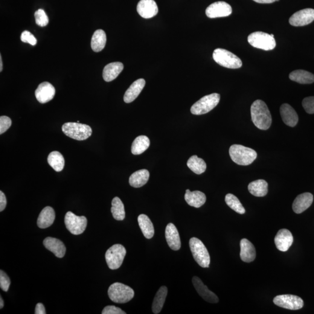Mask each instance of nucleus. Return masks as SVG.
I'll return each instance as SVG.
<instances>
[{
	"instance_id": "25",
	"label": "nucleus",
	"mask_w": 314,
	"mask_h": 314,
	"mask_svg": "<svg viewBox=\"0 0 314 314\" xmlns=\"http://www.w3.org/2000/svg\"><path fill=\"white\" fill-rule=\"evenodd\" d=\"M124 66L123 63L120 62H115L108 64L104 67L103 73L104 80L110 82L117 78L121 72L123 71Z\"/></svg>"
},
{
	"instance_id": "33",
	"label": "nucleus",
	"mask_w": 314,
	"mask_h": 314,
	"mask_svg": "<svg viewBox=\"0 0 314 314\" xmlns=\"http://www.w3.org/2000/svg\"><path fill=\"white\" fill-rule=\"evenodd\" d=\"M150 144L149 139L145 136H139L133 141L132 145V153L134 155H139L148 149Z\"/></svg>"
},
{
	"instance_id": "4",
	"label": "nucleus",
	"mask_w": 314,
	"mask_h": 314,
	"mask_svg": "<svg viewBox=\"0 0 314 314\" xmlns=\"http://www.w3.org/2000/svg\"><path fill=\"white\" fill-rule=\"evenodd\" d=\"M62 130L65 135L77 141H84L92 134L91 127L78 122H67L63 125Z\"/></svg>"
},
{
	"instance_id": "11",
	"label": "nucleus",
	"mask_w": 314,
	"mask_h": 314,
	"mask_svg": "<svg viewBox=\"0 0 314 314\" xmlns=\"http://www.w3.org/2000/svg\"><path fill=\"white\" fill-rule=\"evenodd\" d=\"M273 302L279 307L290 310H298L304 306V301L298 296L283 295L276 296Z\"/></svg>"
},
{
	"instance_id": "5",
	"label": "nucleus",
	"mask_w": 314,
	"mask_h": 314,
	"mask_svg": "<svg viewBox=\"0 0 314 314\" xmlns=\"http://www.w3.org/2000/svg\"><path fill=\"white\" fill-rule=\"evenodd\" d=\"M212 56L215 62L227 68L238 69L242 66L240 58L225 49H215Z\"/></svg>"
},
{
	"instance_id": "40",
	"label": "nucleus",
	"mask_w": 314,
	"mask_h": 314,
	"mask_svg": "<svg viewBox=\"0 0 314 314\" xmlns=\"http://www.w3.org/2000/svg\"><path fill=\"white\" fill-rule=\"evenodd\" d=\"M305 111L310 114L314 113V96L305 98L302 102Z\"/></svg>"
},
{
	"instance_id": "35",
	"label": "nucleus",
	"mask_w": 314,
	"mask_h": 314,
	"mask_svg": "<svg viewBox=\"0 0 314 314\" xmlns=\"http://www.w3.org/2000/svg\"><path fill=\"white\" fill-rule=\"evenodd\" d=\"M188 167L197 174H200L206 170V163L202 158H199L197 156H193L188 159L187 162Z\"/></svg>"
},
{
	"instance_id": "39",
	"label": "nucleus",
	"mask_w": 314,
	"mask_h": 314,
	"mask_svg": "<svg viewBox=\"0 0 314 314\" xmlns=\"http://www.w3.org/2000/svg\"><path fill=\"white\" fill-rule=\"evenodd\" d=\"M10 284V279L8 277L7 273L3 271L2 270H0V287H1V289L7 292Z\"/></svg>"
},
{
	"instance_id": "28",
	"label": "nucleus",
	"mask_w": 314,
	"mask_h": 314,
	"mask_svg": "<svg viewBox=\"0 0 314 314\" xmlns=\"http://www.w3.org/2000/svg\"><path fill=\"white\" fill-rule=\"evenodd\" d=\"M268 185L266 180L259 179L250 183L248 190L250 193L255 197L266 196L268 191Z\"/></svg>"
},
{
	"instance_id": "20",
	"label": "nucleus",
	"mask_w": 314,
	"mask_h": 314,
	"mask_svg": "<svg viewBox=\"0 0 314 314\" xmlns=\"http://www.w3.org/2000/svg\"><path fill=\"white\" fill-rule=\"evenodd\" d=\"M313 195L304 193L298 195L293 203L292 208L296 214H301L310 207L313 202Z\"/></svg>"
},
{
	"instance_id": "42",
	"label": "nucleus",
	"mask_w": 314,
	"mask_h": 314,
	"mask_svg": "<svg viewBox=\"0 0 314 314\" xmlns=\"http://www.w3.org/2000/svg\"><path fill=\"white\" fill-rule=\"evenodd\" d=\"M12 125L11 119L7 116H1L0 117V134L7 131L10 128Z\"/></svg>"
},
{
	"instance_id": "45",
	"label": "nucleus",
	"mask_w": 314,
	"mask_h": 314,
	"mask_svg": "<svg viewBox=\"0 0 314 314\" xmlns=\"http://www.w3.org/2000/svg\"><path fill=\"white\" fill-rule=\"evenodd\" d=\"M35 314H46L45 307L42 303H38L35 309Z\"/></svg>"
},
{
	"instance_id": "36",
	"label": "nucleus",
	"mask_w": 314,
	"mask_h": 314,
	"mask_svg": "<svg viewBox=\"0 0 314 314\" xmlns=\"http://www.w3.org/2000/svg\"><path fill=\"white\" fill-rule=\"evenodd\" d=\"M112 216L115 220H122L125 218V207L123 203L118 197L113 198L112 201V207L110 209Z\"/></svg>"
},
{
	"instance_id": "34",
	"label": "nucleus",
	"mask_w": 314,
	"mask_h": 314,
	"mask_svg": "<svg viewBox=\"0 0 314 314\" xmlns=\"http://www.w3.org/2000/svg\"><path fill=\"white\" fill-rule=\"evenodd\" d=\"M47 161L48 164L56 172H61L63 170L65 165V159L63 157L58 151H52L49 154Z\"/></svg>"
},
{
	"instance_id": "16",
	"label": "nucleus",
	"mask_w": 314,
	"mask_h": 314,
	"mask_svg": "<svg viewBox=\"0 0 314 314\" xmlns=\"http://www.w3.org/2000/svg\"><path fill=\"white\" fill-rule=\"evenodd\" d=\"M293 243V237L292 233L286 229H281L275 237L276 248L281 251H287L292 245Z\"/></svg>"
},
{
	"instance_id": "26",
	"label": "nucleus",
	"mask_w": 314,
	"mask_h": 314,
	"mask_svg": "<svg viewBox=\"0 0 314 314\" xmlns=\"http://www.w3.org/2000/svg\"><path fill=\"white\" fill-rule=\"evenodd\" d=\"M185 199L189 205L195 208H200L206 202L205 194L200 191H190L186 190Z\"/></svg>"
},
{
	"instance_id": "8",
	"label": "nucleus",
	"mask_w": 314,
	"mask_h": 314,
	"mask_svg": "<svg viewBox=\"0 0 314 314\" xmlns=\"http://www.w3.org/2000/svg\"><path fill=\"white\" fill-rule=\"evenodd\" d=\"M248 42L254 47L265 51L272 50L276 47L274 37L262 31H255L250 34L248 37Z\"/></svg>"
},
{
	"instance_id": "1",
	"label": "nucleus",
	"mask_w": 314,
	"mask_h": 314,
	"mask_svg": "<svg viewBox=\"0 0 314 314\" xmlns=\"http://www.w3.org/2000/svg\"><path fill=\"white\" fill-rule=\"evenodd\" d=\"M251 115L253 124L259 129H268L272 124V116L265 102L255 100L251 106Z\"/></svg>"
},
{
	"instance_id": "2",
	"label": "nucleus",
	"mask_w": 314,
	"mask_h": 314,
	"mask_svg": "<svg viewBox=\"0 0 314 314\" xmlns=\"http://www.w3.org/2000/svg\"><path fill=\"white\" fill-rule=\"evenodd\" d=\"M229 155L236 164L243 166L252 164L257 157L255 150L240 144L232 145L229 148Z\"/></svg>"
},
{
	"instance_id": "30",
	"label": "nucleus",
	"mask_w": 314,
	"mask_h": 314,
	"mask_svg": "<svg viewBox=\"0 0 314 314\" xmlns=\"http://www.w3.org/2000/svg\"><path fill=\"white\" fill-rule=\"evenodd\" d=\"M289 78L290 80L300 84H311L314 82V75L304 70H296L291 72Z\"/></svg>"
},
{
	"instance_id": "13",
	"label": "nucleus",
	"mask_w": 314,
	"mask_h": 314,
	"mask_svg": "<svg viewBox=\"0 0 314 314\" xmlns=\"http://www.w3.org/2000/svg\"><path fill=\"white\" fill-rule=\"evenodd\" d=\"M314 20V9L306 8L294 14L290 17L289 23L293 26H304L310 24Z\"/></svg>"
},
{
	"instance_id": "48",
	"label": "nucleus",
	"mask_w": 314,
	"mask_h": 314,
	"mask_svg": "<svg viewBox=\"0 0 314 314\" xmlns=\"http://www.w3.org/2000/svg\"><path fill=\"white\" fill-rule=\"evenodd\" d=\"M2 61L1 55L0 56V71L2 72Z\"/></svg>"
},
{
	"instance_id": "49",
	"label": "nucleus",
	"mask_w": 314,
	"mask_h": 314,
	"mask_svg": "<svg viewBox=\"0 0 314 314\" xmlns=\"http://www.w3.org/2000/svg\"><path fill=\"white\" fill-rule=\"evenodd\" d=\"M279 1V0H276V1Z\"/></svg>"
},
{
	"instance_id": "10",
	"label": "nucleus",
	"mask_w": 314,
	"mask_h": 314,
	"mask_svg": "<svg viewBox=\"0 0 314 314\" xmlns=\"http://www.w3.org/2000/svg\"><path fill=\"white\" fill-rule=\"evenodd\" d=\"M64 221L67 229L73 235L83 234L87 227V220L85 217L77 216L71 211L67 212Z\"/></svg>"
},
{
	"instance_id": "27",
	"label": "nucleus",
	"mask_w": 314,
	"mask_h": 314,
	"mask_svg": "<svg viewBox=\"0 0 314 314\" xmlns=\"http://www.w3.org/2000/svg\"><path fill=\"white\" fill-rule=\"evenodd\" d=\"M149 177V172L146 170L136 171L129 177V184L133 188H141L146 184Z\"/></svg>"
},
{
	"instance_id": "17",
	"label": "nucleus",
	"mask_w": 314,
	"mask_h": 314,
	"mask_svg": "<svg viewBox=\"0 0 314 314\" xmlns=\"http://www.w3.org/2000/svg\"><path fill=\"white\" fill-rule=\"evenodd\" d=\"M137 11L143 18L150 19L157 16L158 8L154 0H141L137 6Z\"/></svg>"
},
{
	"instance_id": "7",
	"label": "nucleus",
	"mask_w": 314,
	"mask_h": 314,
	"mask_svg": "<svg viewBox=\"0 0 314 314\" xmlns=\"http://www.w3.org/2000/svg\"><path fill=\"white\" fill-rule=\"evenodd\" d=\"M220 96L218 93L206 95L191 107L192 114L200 115L210 112L220 103Z\"/></svg>"
},
{
	"instance_id": "46",
	"label": "nucleus",
	"mask_w": 314,
	"mask_h": 314,
	"mask_svg": "<svg viewBox=\"0 0 314 314\" xmlns=\"http://www.w3.org/2000/svg\"><path fill=\"white\" fill-rule=\"evenodd\" d=\"M253 1L260 3V4H270V3L276 1V0H253Z\"/></svg>"
},
{
	"instance_id": "47",
	"label": "nucleus",
	"mask_w": 314,
	"mask_h": 314,
	"mask_svg": "<svg viewBox=\"0 0 314 314\" xmlns=\"http://www.w3.org/2000/svg\"><path fill=\"white\" fill-rule=\"evenodd\" d=\"M3 307H4V301H3V299L1 296V298H0V308L2 309Z\"/></svg>"
},
{
	"instance_id": "32",
	"label": "nucleus",
	"mask_w": 314,
	"mask_h": 314,
	"mask_svg": "<svg viewBox=\"0 0 314 314\" xmlns=\"http://www.w3.org/2000/svg\"><path fill=\"white\" fill-rule=\"evenodd\" d=\"M167 294V287L163 286L159 288L153 302L152 310L154 314H158L161 312L163 306H164Z\"/></svg>"
},
{
	"instance_id": "23",
	"label": "nucleus",
	"mask_w": 314,
	"mask_h": 314,
	"mask_svg": "<svg viewBox=\"0 0 314 314\" xmlns=\"http://www.w3.org/2000/svg\"><path fill=\"white\" fill-rule=\"evenodd\" d=\"M145 84V81L144 78H139L134 81L125 93L124 97L125 103H130L135 100L143 89Z\"/></svg>"
},
{
	"instance_id": "37",
	"label": "nucleus",
	"mask_w": 314,
	"mask_h": 314,
	"mask_svg": "<svg viewBox=\"0 0 314 314\" xmlns=\"http://www.w3.org/2000/svg\"><path fill=\"white\" fill-rule=\"evenodd\" d=\"M225 202L230 208L240 214L245 213V209L243 207L239 200L232 194H228L225 196Z\"/></svg>"
},
{
	"instance_id": "44",
	"label": "nucleus",
	"mask_w": 314,
	"mask_h": 314,
	"mask_svg": "<svg viewBox=\"0 0 314 314\" xmlns=\"http://www.w3.org/2000/svg\"><path fill=\"white\" fill-rule=\"evenodd\" d=\"M7 205V199L2 191H0V211H4Z\"/></svg>"
},
{
	"instance_id": "18",
	"label": "nucleus",
	"mask_w": 314,
	"mask_h": 314,
	"mask_svg": "<svg viewBox=\"0 0 314 314\" xmlns=\"http://www.w3.org/2000/svg\"><path fill=\"white\" fill-rule=\"evenodd\" d=\"M165 237L169 247L174 251H177L181 247V242L178 231L173 223L168 224L165 229Z\"/></svg>"
},
{
	"instance_id": "24",
	"label": "nucleus",
	"mask_w": 314,
	"mask_h": 314,
	"mask_svg": "<svg viewBox=\"0 0 314 314\" xmlns=\"http://www.w3.org/2000/svg\"><path fill=\"white\" fill-rule=\"evenodd\" d=\"M55 214L54 209L51 206H46L41 211L37 219V225L41 229H46L51 226L54 223Z\"/></svg>"
},
{
	"instance_id": "6",
	"label": "nucleus",
	"mask_w": 314,
	"mask_h": 314,
	"mask_svg": "<svg viewBox=\"0 0 314 314\" xmlns=\"http://www.w3.org/2000/svg\"><path fill=\"white\" fill-rule=\"evenodd\" d=\"M189 246L197 263L203 267H208L210 264V256L202 241L196 237H192L189 241Z\"/></svg>"
},
{
	"instance_id": "14",
	"label": "nucleus",
	"mask_w": 314,
	"mask_h": 314,
	"mask_svg": "<svg viewBox=\"0 0 314 314\" xmlns=\"http://www.w3.org/2000/svg\"><path fill=\"white\" fill-rule=\"evenodd\" d=\"M55 94L54 87L51 83L45 81L39 84L36 91L35 96L39 103L45 104L52 100Z\"/></svg>"
},
{
	"instance_id": "41",
	"label": "nucleus",
	"mask_w": 314,
	"mask_h": 314,
	"mask_svg": "<svg viewBox=\"0 0 314 314\" xmlns=\"http://www.w3.org/2000/svg\"><path fill=\"white\" fill-rule=\"evenodd\" d=\"M20 39L23 43L30 44L32 46H35L37 44V39L31 32L25 31L22 32Z\"/></svg>"
},
{
	"instance_id": "15",
	"label": "nucleus",
	"mask_w": 314,
	"mask_h": 314,
	"mask_svg": "<svg viewBox=\"0 0 314 314\" xmlns=\"http://www.w3.org/2000/svg\"><path fill=\"white\" fill-rule=\"evenodd\" d=\"M192 282H193V286L197 293L204 300L210 302V303H218L219 298L217 296L209 290L199 278H198L197 276H194Z\"/></svg>"
},
{
	"instance_id": "43",
	"label": "nucleus",
	"mask_w": 314,
	"mask_h": 314,
	"mask_svg": "<svg viewBox=\"0 0 314 314\" xmlns=\"http://www.w3.org/2000/svg\"><path fill=\"white\" fill-rule=\"evenodd\" d=\"M102 314H126L120 308L116 307L114 305H108L102 311Z\"/></svg>"
},
{
	"instance_id": "31",
	"label": "nucleus",
	"mask_w": 314,
	"mask_h": 314,
	"mask_svg": "<svg viewBox=\"0 0 314 314\" xmlns=\"http://www.w3.org/2000/svg\"><path fill=\"white\" fill-rule=\"evenodd\" d=\"M107 42V36L105 31L101 29L95 31L93 34L91 42V47L93 51L100 52L104 49Z\"/></svg>"
},
{
	"instance_id": "21",
	"label": "nucleus",
	"mask_w": 314,
	"mask_h": 314,
	"mask_svg": "<svg viewBox=\"0 0 314 314\" xmlns=\"http://www.w3.org/2000/svg\"><path fill=\"white\" fill-rule=\"evenodd\" d=\"M280 113L284 123L290 127H295L298 122V116L296 110L289 104H282Z\"/></svg>"
},
{
	"instance_id": "29",
	"label": "nucleus",
	"mask_w": 314,
	"mask_h": 314,
	"mask_svg": "<svg viewBox=\"0 0 314 314\" xmlns=\"http://www.w3.org/2000/svg\"><path fill=\"white\" fill-rule=\"evenodd\" d=\"M140 228L144 237L150 239L154 236V228L152 222L146 215H140L138 218Z\"/></svg>"
},
{
	"instance_id": "3",
	"label": "nucleus",
	"mask_w": 314,
	"mask_h": 314,
	"mask_svg": "<svg viewBox=\"0 0 314 314\" xmlns=\"http://www.w3.org/2000/svg\"><path fill=\"white\" fill-rule=\"evenodd\" d=\"M108 295L113 302L123 304L130 301L135 296V292L127 285L116 282L110 285L108 290Z\"/></svg>"
},
{
	"instance_id": "22",
	"label": "nucleus",
	"mask_w": 314,
	"mask_h": 314,
	"mask_svg": "<svg viewBox=\"0 0 314 314\" xmlns=\"http://www.w3.org/2000/svg\"><path fill=\"white\" fill-rule=\"evenodd\" d=\"M240 256L241 260L245 263H251L255 259V247L252 243L246 238H243L240 241Z\"/></svg>"
},
{
	"instance_id": "12",
	"label": "nucleus",
	"mask_w": 314,
	"mask_h": 314,
	"mask_svg": "<svg viewBox=\"0 0 314 314\" xmlns=\"http://www.w3.org/2000/svg\"><path fill=\"white\" fill-rule=\"evenodd\" d=\"M232 13L231 6L224 1H218L208 6L205 14L209 18L228 16Z\"/></svg>"
},
{
	"instance_id": "9",
	"label": "nucleus",
	"mask_w": 314,
	"mask_h": 314,
	"mask_svg": "<svg viewBox=\"0 0 314 314\" xmlns=\"http://www.w3.org/2000/svg\"><path fill=\"white\" fill-rule=\"evenodd\" d=\"M126 254V250L121 244H116L110 247L106 253V260L109 268L115 270L119 268Z\"/></svg>"
},
{
	"instance_id": "38",
	"label": "nucleus",
	"mask_w": 314,
	"mask_h": 314,
	"mask_svg": "<svg viewBox=\"0 0 314 314\" xmlns=\"http://www.w3.org/2000/svg\"><path fill=\"white\" fill-rule=\"evenodd\" d=\"M34 17L37 25L41 26V27H45V26L48 25L49 22L48 16H47L45 11L42 9H39V10L35 12Z\"/></svg>"
},
{
	"instance_id": "19",
	"label": "nucleus",
	"mask_w": 314,
	"mask_h": 314,
	"mask_svg": "<svg viewBox=\"0 0 314 314\" xmlns=\"http://www.w3.org/2000/svg\"><path fill=\"white\" fill-rule=\"evenodd\" d=\"M46 248L54 253L58 258H63L65 254L66 247L62 241L56 238L48 237L43 241Z\"/></svg>"
}]
</instances>
